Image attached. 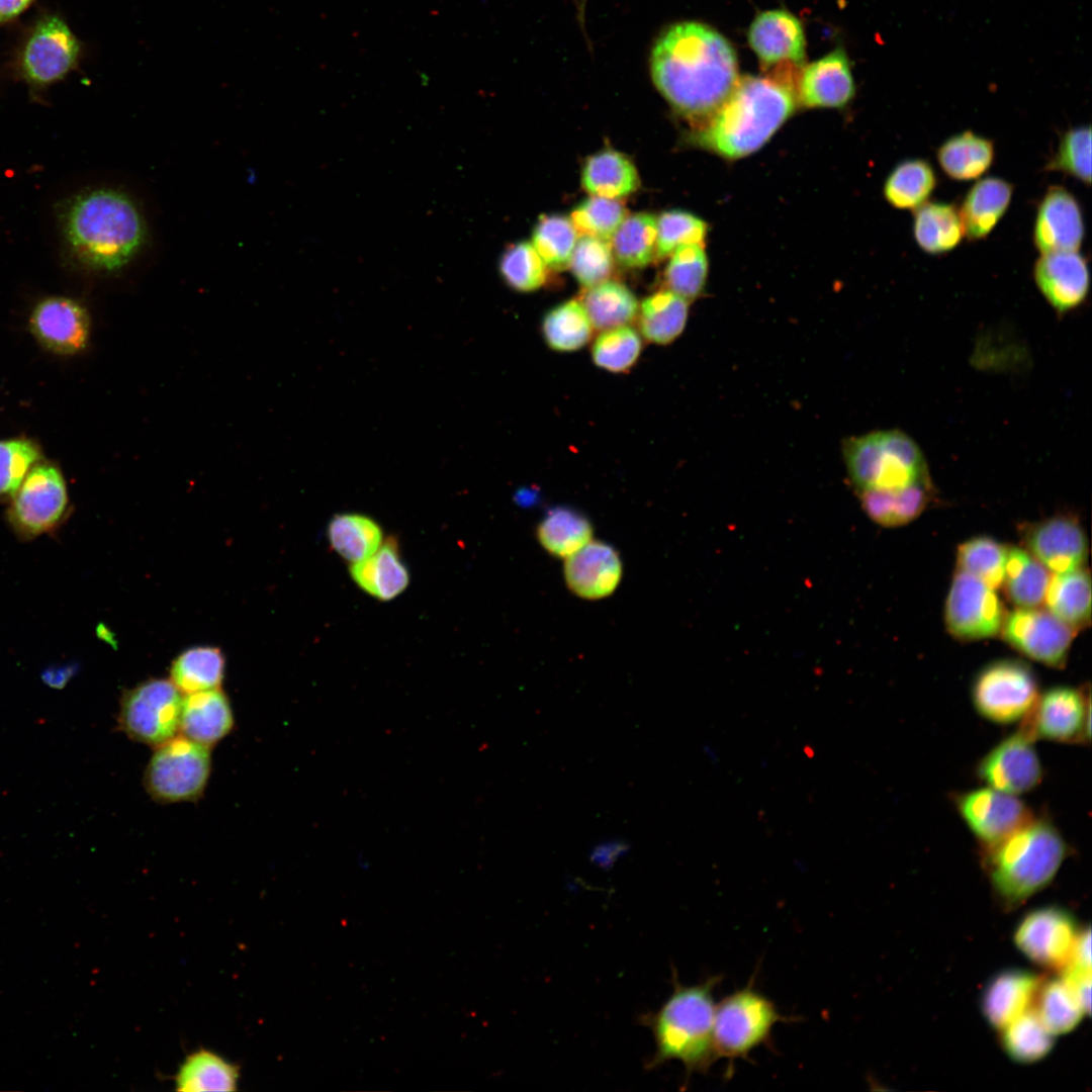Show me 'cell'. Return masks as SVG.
<instances>
[{
	"label": "cell",
	"instance_id": "6da1fadb",
	"mask_svg": "<svg viewBox=\"0 0 1092 1092\" xmlns=\"http://www.w3.org/2000/svg\"><path fill=\"white\" fill-rule=\"evenodd\" d=\"M649 64L656 89L696 127L720 107L739 78L730 41L698 21L666 28L652 48Z\"/></svg>",
	"mask_w": 1092,
	"mask_h": 1092
},
{
	"label": "cell",
	"instance_id": "7a4b0ae2",
	"mask_svg": "<svg viewBox=\"0 0 1092 1092\" xmlns=\"http://www.w3.org/2000/svg\"><path fill=\"white\" fill-rule=\"evenodd\" d=\"M797 105L795 88L775 75L739 76L720 107L693 133L699 146L726 159L764 146Z\"/></svg>",
	"mask_w": 1092,
	"mask_h": 1092
},
{
	"label": "cell",
	"instance_id": "3957f363",
	"mask_svg": "<svg viewBox=\"0 0 1092 1092\" xmlns=\"http://www.w3.org/2000/svg\"><path fill=\"white\" fill-rule=\"evenodd\" d=\"M721 975L695 985H684L673 969V991L655 1011L639 1016V1023L652 1032L655 1051L644 1066L654 1070L669 1061L686 1069V1083L694 1073L706 1074L717 1061L713 1043L714 992Z\"/></svg>",
	"mask_w": 1092,
	"mask_h": 1092
},
{
	"label": "cell",
	"instance_id": "277c9868",
	"mask_svg": "<svg viewBox=\"0 0 1092 1092\" xmlns=\"http://www.w3.org/2000/svg\"><path fill=\"white\" fill-rule=\"evenodd\" d=\"M66 237L75 256L90 268L115 271L144 246L147 228L134 201L114 189L78 196L68 210Z\"/></svg>",
	"mask_w": 1092,
	"mask_h": 1092
},
{
	"label": "cell",
	"instance_id": "5b68a950",
	"mask_svg": "<svg viewBox=\"0 0 1092 1092\" xmlns=\"http://www.w3.org/2000/svg\"><path fill=\"white\" fill-rule=\"evenodd\" d=\"M982 851L995 895L1003 906L1014 908L1052 882L1068 855V845L1051 821L1033 817Z\"/></svg>",
	"mask_w": 1092,
	"mask_h": 1092
},
{
	"label": "cell",
	"instance_id": "8992f818",
	"mask_svg": "<svg viewBox=\"0 0 1092 1092\" xmlns=\"http://www.w3.org/2000/svg\"><path fill=\"white\" fill-rule=\"evenodd\" d=\"M842 450L857 493L898 488L930 478L921 449L900 430L849 438Z\"/></svg>",
	"mask_w": 1092,
	"mask_h": 1092
},
{
	"label": "cell",
	"instance_id": "52a82bcc",
	"mask_svg": "<svg viewBox=\"0 0 1092 1092\" xmlns=\"http://www.w3.org/2000/svg\"><path fill=\"white\" fill-rule=\"evenodd\" d=\"M796 1019L780 1013L776 1004L749 983L724 997L716 1004L713 1021V1043L716 1058L728 1062L726 1078L732 1076L737 1060H750L757 1048H771V1035L779 1022Z\"/></svg>",
	"mask_w": 1092,
	"mask_h": 1092
},
{
	"label": "cell",
	"instance_id": "ba28073f",
	"mask_svg": "<svg viewBox=\"0 0 1092 1092\" xmlns=\"http://www.w3.org/2000/svg\"><path fill=\"white\" fill-rule=\"evenodd\" d=\"M209 747L182 735L155 747L144 783L148 794L161 803L198 799L210 775Z\"/></svg>",
	"mask_w": 1092,
	"mask_h": 1092
},
{
	"label": "cell",
	"instance_id": "9c48e42d",
	"mask_svg": "<svg viewBox=\"0 0 1092 1092\" xmlns=\"http://www.w3.org/2000/svg\"><path fill=\"white\" fill-rule=\"evenodd\" d=\"M972 702L984 719L996 724L1021 720L1039 696L1032 668L1019 659L1005 658L984 666L972 685Z\"/></svg>",
	"mask_w": 1092,
	"mask_h": 1092
},
{
	"label": "cell",
	"instance_id": "30bf717a",
	"mask_svg": "<svg viewBox=\"0 0 1092 1092\" xmlns=\"http://www.w3.org/2000/svg\"><path fill=\"white\" fill-rule=\"evenodd\" d=\"M69 498L62 472L36 463L11 497L7 521L18 538L31 540L56 530L67 517Z\"/></svg>",
	"mask_w": 1092,
	"mask_h": 1092
},
{
	"label": "cell",
	"instance_id": "8fae6325",
	"mask_svg": "<svg viewBox=\"0 0 1092 1092\" xmlns=\"http://www.w3.org/2000/svg\"><path fill=\"white\" fill-rule=\"evenodd\" d=\"M171 680L150 678L123 692L117 724L129 738L158 746L179 729L182 699Z\"/></svg>",
	"mask_w": 1092,
	"mask_h": 1092
},
{
	"label": "cell",
	"instance_id": "7c38bea8",
	"mask_svg": "<svg viewBox=\"0 0 1092 1092\" xmlns=\"http://www.w3.org/2000/svg\"><path fill=\"white\" fill-rule=\"evenodd\" d=\"M1090 718L1089 691L1056 687L1037 697L1019 730L1033 741L1084 744L1090 740Z\"/></svg>",
	"mask_w": 1092,
	"mask_h": 1092
},
{
	"label": "cell",
	"instance_id": "4fadbf2b",
	"mask_svg": "<svg viewBox=\"0 0 1092 1092\" xmlns=\"http://www.w3.org/2000/svg\"><path fill=\"white\" fill-rule=\"evenodd\" d=\"M1006 613L995 589L958 569L945 603V625L961 640H980L997 635Z\"/></svg>",
	"mask_w": 1092,
	"mask_h": 1092
},
{
	"label": "cell",
	"instance_id": "5bb4252c",
	"mask_svg": "<svg viewBox=\"0 0 1092 1092\" xmlns=\"http://www.w3.org/2000/svg\"><path fill=\"white\" fill-rule=\"evenodd\" d=\"M1002 636L1013 648L1051 667L1065 665L1076 634L1048 609L1018 608L1006 614Z\"/></svg>",
	"mask_w": 1092,
	"mask_h": 1092
},
{
	"label": "cell",
	"instance_id": "9a60e30c",
	"mask_svg": "<svg viewBox=\"0 0 1092 1092\" xmlns=\"http://www.w3.org/2000/svg\"><path fill=\"white\" fill-rule=\"evenodd\" d=\"M954 804L982 848L1000 842L1034 817L1017 796L991 787L958 794Z\"/></svg>",
	"mask_w": 1092,
	"mask_h": 1092
},
{
	"label": "cell",
	"instance_id": "2e32d148",
	"mask_svg": "<svg viewBox=\"0 0 1092 1092\" xmlns=\"http://www.w3.org/2000/svg\"><path fill=\"white\" fill-rule=\"evenodd\" d=\"M1079 935L1075 918L1067 910L1041 907L1025 915L1014 932L1018 949L1035 964L1063 970Z\"/></svg>",
	"mask_w": 1092,
	"mask_h": 1092
},
{
	"label": "cell",
	"instance_id": "e0dca14e",
	"mask_svg": "<svg viewBox=\"0 0 1092 1092\" xmlns=\"http://www.w3.org/2000/svg\"><path fill=\"white\" fill-rule=\"evenodd\" d=\"M977 775L988 787L1017 796L1040 784L1042 765L1033 740L1018 730L984 755Z\"/></svg>",
	"mask_w": 1092,
	"mask_h": 1092
},
{
	"label": "cell",
	"instance_id": "ac0fdd59",
	"mask_svg": "<svg viewBox=\"0 0 1092 1092\" xmlns=\"http://www.w3.org/2000/svg\"><path fill=\"white\" fill-rule=\"evenodd\" d=\"M80 44L67 23L46 16L33 28L21 54V69L31 82L48 84L63 78L76 64Z\"/></svg>",
	"mask_w": 1092,
	"mask_h": 1092
},
{
	"label": "cell",
	"instance_id": "d6986e66",
	"mask_svg": "<svg viewBox=\"0 0 1092 1092\" xmlns=\"http://www.w3.org/2000/svg\"><path fill=\"white\" fill-rule=\"evenodd\" d=\"M1026 551L1051 572L1083 566L1088 541L1081 524L1069 516H1055L1028 525L1022 534Z\"/></svg>",
	"mask_w": 1092,
	"mask_h": 1092
},
{
	"label": "cell",
	"instance_id": "ffe728a7",
	"mask_svg": "<svg viewBox=\"0 0 1092 1092\" xmlns=\"http://www.w3.org/2000/svg\"><path fill=\"white\" fill-rule=\"evenodd\" d=\"M1085 237L1082 207L1063 186L1048 188L1036 209L1033 243L1040 252L1079 251Z\"/></svg>",
	"mask_w": 1092,
	"mask_h": 1092
},
{
	"label": "cell",
	"instance_id": "44dd1931",
	"mask_svg": "<svg viewBox=\"0 0 1092 1092\" xmlns=\"http://www.w3.org/2000/svg\"><path fill=\"white\" fill-rule=\"evenodd\" d=\"M1036 287L1059 313L1081 306L1090 290V272L1079 251L1040 254L1033 267Z\"/></svg>",
	"mask_w": 1092,
	"mask_h": 1092
},
{
	"label": "cell",
	"instance_id": "7402d4cb",
	"mask_svg": "<svg viewBox=\"0 0 1092 1092\" xmlns=\"http://www.w3.org/2000/svg\"><path fill=\"white\" fill-rule=\"evenodd\" d=\"M747 39L766 68L777 65L800 68L804 63L806 39L803 25L788 10L774 9L757 14L748 28Z\"/></svg>",
	"mask_w": 1092,
	"mask_h": 1092
},
{
	"label": "cell",
	"instance_id": "603a6c76",
	"mask_svg": "<svg viewBox=\"0 0 1092 1092\" xmlns=\"http://www.w3.org/2000/svg\"><path fill=\"white\" fill-rule=\"evenodd\" d=\"M797 103L809 108H839L854 96L855 85L845 51L838 48L801 68L796 82Z\"/></svg>",
	"mask_w": 1092,
	"mask_h": 1092
},
{
	"label": "cell",
	"instance_id": "cb8c5ba5",
	"mask_svg": "<svg viewBox=\"0 0 1092 1092\" xmlns=\"http://www.w3.org/2000/svg\"><path fill=\"white\" fill-rule=\"evenodd\" d=\"M30 328L39 343L58 354H74L84 349L90 334L86 309L66 297L40 301L30 317Z\"/></svg>",
	"mask_w": 1092,
	"mask_h": 1092
},
{
	"label": "cell",
	"instance_id": "d4e9b609",
	"mask_svg": "<svg viewBox=\"0 0 1092 1092\" xmlns=\"http://www.w3.org/2000/svg\"><path fill=\"white\" fill-rule=\"evenodd\" d=\"M564 575L568 587L578 597L597 600L610 596L622 576V563L613 547L589 541L566 558Z\"/></svg>",
	"mask_w": 1092,
	"mask_h": 1092
},
{
	"label": "cell",
	"instance_id": "484cf974",
	"mask_svg": "<svg viewBox=\"0 0 1092 1092\" xmlns=\"http://www.w3.org/2000/svg\"><path fill=\"white\" fill-rule=\"evenodd\" d=\"M1041 980L1033 973L1010 969L996 974L987 984L981 1000L987 1021L1002 1029L1030 1008Z\"/></svg>",
	"mask_w": 1092,
	"mask_h": 1092
},
{
	"label": "cell",
	"instance_id": "4316f807",
	"mask_svg": "<svg viewBox=\"0 0 1092 1092\" xmlns=\"http://www.w3.org/2000/svg\"><path fill=\"white\" fill-rule=\"evenodd\" d=\"M233 727L231 703L220 689L188 694L182 699L178 729L182 736L210 747Z\"/></svg>",
	"mask_w": 1092,
	"mask_h": 1092
},
{
	"label": "cell",
	"instance_id": "83f0119b",
	"mask_svg": "<svg viewBox=\"0 0 1092 1092\" xmlns=\"http://www.w3.org/2000/svg\"><path fill=\"white\" fill-rule=\"evenodd\" d=\"M1013 189L1009 181L989 176L968 190L959 212L969 240H982L994 230L1011 203Z\"/></svg>",
	"mask_w": 1092,
	"mask_h": 1092
},
{
	"label": "cell",
	"instance_id": "f1b7e54d",
	"mask_svg": "<svg viewBox=\"0 0 1092 1092\" xmlns=\"http://www.w3.org/2000/svg\"><path fill=\"white\" fill-rule=\"evenodd\" d=\"M933 494L931 479L906 486L858 493L869 518L884 527H898L916 519Z\"/></svg>",
	"mask_w": 1092,
	"mask_h": 1092
},
{
	"label": "cell",
	"instance_id": "f546056e",
	"mask_svg": "<svg viewBox=\"0 0 1092 1092\" xmlns=\"http://www.w3.org/2000/svg\"><path fill=\"white\" fill-rule=\"evenodd\" d=\"M350 574L359 587L383 601L397 597L410 582L397 543L391 538L369 557L352 563Z\"/></svg>",
	"mask_w": 1092,
	"mask_h": 1092
},
{
	"label": "cell",
	"instance_id": "4dcf8cb0",
	"mask_svg": "<svg viewBox=\"0 0 1092 1092\" xmlns=\"http://www.w3.org/2000/svg\"><path fill=\"white\" fill-rule=\"evenodd\" d=\"M1044 602L1046 609L1074 632L1091 621V577L1083 566L1051 575Z\"/></svg>",
	"mask_w": 1092,
	"mask_h": 1092
},
{
	"label": "cell",
	"instance_id": "1f68e13d",
	"mask_svg": "<svg viewBox=\"0 0 1092 1092\" xmlns=\"http://www.w3.org/2000/svg\"><path fill=\"white\" fill-rule=\"evenodd\" d=\"M994 157L993 141L972 130L949 136L936 152L942 172L956 181L980 178L990 169Z\"/></svg>",
	"mask_w": 1092,
	"mask_h": 1092
},
{
	"label": "cell",
	"instance_id": "d6a6232c",
	"mask_svg": "<svg viewBox=\"0 0 1092 1092\" xmlns=\"http://www.w3.org/2000/svg\"><path fill=\"white\" fill-rule=\"evenodd\" d=\"M913 236L917 246L929 255L952 251L965 237L959 208L951 203L926 201L914 209Z\"/></svg>",
	"mask_w": 1092,
	"mask_h": 1092
},
{
	"label": "cell",
	"instance_id": "836d02e7",
	"mask_svg": "<svg viewBox=\"0 0 1092 1092\" xmlns=\"http://www.w3.org/2000/svg\"><path fill=\"white\" fill-rule=\"evenodd\" d=\"M581 184L592 195L619 199L635 192L640 181L634 164L625 155L604 150L585 161Z\"/></svg>",
	"mask_w": 1092,
	"mask_h": 1092
},
{
	"label": "cell",
	"instance_id": "e575fe53",
	"mask_svg": "<svg viewBox=\"0 0 1092 1092\" xmlns=\"http://www.w3.org/2000/svg\"><path fill=\"white\" fill-rule=\"evenodd\" d=\"M239 1068L219 1054L199 1049L188 1054L174 1075V1085L181 1092L235 1091Z\"/></svg>",
	"mask_w": 1092,
	"mask_h": 1092
},
{
	"label": "cell",
	"instance_id": "d590c367",
	"mask_svg": "<svg viewBox=\"0 0 1092 1092\" xmlns=\"http://www.w3.org/2000/svg\"><path fill=\"white\" fill-rule=\"evenodd\" d=\"M688 315L689 301L663 289L644 298L637 316L640 332L648 342L668 345L684 332Z\"/></svg>",
	"mask_w": 1092,
	"mask_h": 1092
},
{
	"label": "cell",
	"instance_id": "8d00e7d4",
	"mask_svg": "<svg viewBox=\"0 0 1092 1092\" xmlns=\"http://www.w3.org/2000/svg\"><path fill=\"white\" fill-rule=\"evenodd\" d=\"M1051 571L1029 552L1009 547L1002 585L1017 608H1037L1044 602Z\"/></svg>",
	"mask_w": 1092,
	"mask_h": 1092
},
{
	"label": "cell",
	"instance_id": "74e56055",
	"mask_svg": "<svg viewBox=\"0 0 1092 1092\" xmlns=\"http://www.w3.org/2000/svg\"><path fill=\"white\" fill-rule=\"evenodd\" d=\"M225 668L222 651L212 646H195L181 652L170 667V680L183 694L219 689Z\"/></svg>",
	"mask_w": 1092,
	"mask_h": 1092
},
{
	"label": "cell",
	"instance_id": "f35d334b",
	"mask_svg": "<svg viewBox=\"0 0 1092 1092\" xmlns=\"http://www.w3.org/2000/svg\"><path fill=\"white\" fill-rule=\"evenodd\" d=\"M937 185L932 165L920 158L898 163L887 176L883 193L895 208L914 210L925 203Z\"/></svg>",
	"mask_w": 1092,
	"mask_h": 1092
},
{
	"label": "cell",
	"instance_id": "ab89813d",
	"mask_svg": "<svg viewBox=\"0 0 1092 1092\" xmlns=\"http://www.w3.org/2000/svg\"><path fill=\"white\" fill-rule=\"evenodd\" d=\"M579 301L594 329L599 331L627 326L637 317L639 310L634 293L625 284L610 279L585 288Z\"/></svg>",
	"mask_w": 1092,
	"mask_h": 1092
},
{
	"label": "cell",
	"instance_id": "60d3db41",
	"mask_svg": "<svg viewBox=\"0 0 1092 1092\" xmlns=\"http://www.w3.org/2000/svg\"><path fill=\"white\" fill-rule=\"evenodd\" d=\"M656 216L648 212L627 215L611 238L614 259L626 268H643L656 254Z\"/></svg>",
	"mask_w": 1092,
	"mask_h": 1092
},
{
	"label": "cell",
	"instance_id": "b9f144b4",
	"mask_svg": "<svg viewBox=\"0 0 1092 1092\" xmlns=\"http://www.w3.org/2000/svg\"><path fill=\"white\" fill-rule=\"evenodd\" d=\"M328 537L332 548L354 563L369 557L380 547L382 531L369 517L341 514L331 520Z\"/></svg>",
	"mask_w": 1092,
	"mask_h": 1092
},
{
	"label": "cell",
	"instance_id": "7bdbcfd3",
	"mask_svg": "<svg viewBox=\"0 0 1092 1092\" xmlns=\"http://www.w3.org/2000/svg\"><path fill=\"white\" fill-rule=\"evenodd\" d=\"M594 330L583 305L576 299L550 309L542 323L547 345L558 352H573L582 348L590 340Z\"/></svg>",
	"mask_w": 1092,
	"mask_h": 1092
},
{
	"label": "cell",
	"instance_id": "ee69618b",
	"mask_svg": "<svg viewBox=\"0 0 1092 1092\" xmlns=\"http://www.w3.org/2000/svg\"><path fill=\"white\" fill-rule=\"evenodd\" d=\"M1002 1030L1001 1042L1009 1058L1021 1064L1043 1059L1052 1051L1054 1034L1033 1008L1027 1009Z\"/></svg>",
	"mask_w": 1092,
	"mask_h": 1092
},
{
	"label": "cell",
	"instance_id": "f6af8a7d",
	"mask_svg": "<svg viewBox=\"0 0 1092 1092\" xmlns=\"http://www.w3.org/2000/svg\"><path fill=\"white\" fill-rule=\"evenodd\" d=\"M592 526L586 518L567 508L550 510L537 529L542 546L552 555L567 558L592 539Z\"/></svg>",
	"mask_w": 1092,
	"mask_h": 1092
},
{
	"label": "cell",
	"instance_id": "bcb514c9",
	"mask_svg": "<svg viewBox=\"0 0 1092 1092\" xmlns=\"http://www.w3.org/2000/svg\"><path fill=\"white\" fill-rule=\"evenodd\" d=\"M1034 1000L1035 1011L1054 1035L1070 1032L1085 1015L1074 991L1062 978L1041 983Z\"/></svg>",
	"mask_w": 1092,
	"mask_h": 1092
},
{
	"label": "cell",
	"instance_id": "7dc6e473",
	"mask_svg": "<svg viewBox=\"0 0 1092 1092\" xmlns=\"http://www.w3.org/2000/svg\"><path fill=\"white\" fill-rule=\"evenodd\" d=\"M670 256L664 270L665 289L690 302L701 295L706 284L708 259L704 245H684Z\"/></svg>",
	"mask_w": 1092,
	"mask_h": 1092
},
{
	"label": "cell",
	"instance_id": "c3c4849f",
	"mask_svg": "<svg viewBox=\"0 0 1092 1092\" xmlns=\"http://www.w3.org/2000/svg\"><path fill=\"white\" fill-rule=\"evenodd\" d=\"M1008 548L989 537L972 538L958 549V569L996 589L1003 582Z\"/></svg>",
	"mask_w": 1092,
	"mask_h": 1092
},
{
	"label": "cell",
	"instance_id": "681fc988",
	"mask_svg": "<svg viewBox=\"0 0 1092 1092\" xmlns=\"http://www.w3.org/2000/svg\"><path fill=\"white\" fill-rule=\"evenodd\" d=\"M577 235L570 218L560 214L543 215L535 225L532 245L547 268L562 270L569 267Z\"/></svg>",
	"mask_w": 1092,
	"mask_h": 1092
},
{
	"label": "cell",
	"instance_id": "f907efd6",
	"mask_svg": "<svg viewBox=\"0 0 1092 1092\" xmlns=\"http://www.w3.org/2000/svg\"><path fill=\"white\" fill-rule=\"evenodd\" d=\"M642 341L630 326L601 331L592 347L595 364L614 373L628 371L638 360Z\"/></svg>",
	"mask_w": 1092,
	"mask_h": 1092
},
{
	"label": "cell",
	"instance_id": "816d5d0a",
	"mask_svg": "<svg viewBox=\"0 0 1092 1092\" xmlns=\"http://www.w3.org/2000/svg\"><path fill=\"white\" fill-rule=\"evenodd\" d=\"M499 271L505 282L521 292L537 290L547 279V266L529 242L511 246L502 256Z\"/></svg>",
	"mask_w": 1092,
	"mask_h": 1092
},
{
	"label": "cell",
	"instance_id": "f5cc1de1",
	"mask_svg": "<svg viewBox=\"0 0 1092 1092\" xmlns=\"http://www.w3.org/2000/svg\"><path fill=\"white\" fill-rule=\"evenodd\" d=\"M627 215L618 199L592 195L572 210L570 220L578 234L610 241Z\"/></svg>",
	"mask_w": 1092,
	"mask_h": 1092
},
{
	"label": "cell",
	"instance_id": "db71d44e",
	"mask_svg": "<svg viewBox=\"0 0 1092 1092\" xmlns=\"http://www.w3.org/2000/svg\"><path fill=\"white\" fill-rule=\"evenodd\" d=\"M1045 169L1069 175L1087 186L1091 183V127L1080 125L1066 130Z\"/></svg>",
	"mask_w": 1092,
	"mask_h": 1092
},
{
	"label": "cell",
	"instance_id": "11a10c76",
	"mask_svg": "<svg viewBox=\"0 0 1092 1092\" xmlns=\"http://www.w3.org/2000/svg\"><path fill=\"white\" fill-rule=\"evenodd\" d=\"M569 267L584 288L608 280L614 268L610 241L582 236L576 242Z\"/></svg>",
	"mask_w": 1092,
	"mask_h": 1092
},
{
	"label": "cell",
	"instance_id": "9f6ffc18",
	"mask_svg": "<svg viewBox=\"0 0 1092 1092\" xmlns=\"http://www.w3.org/2000/svg\"><path fill=\"white\" fill-rule=\"evenodd\" d=\"M656 254L658 259L670 256L678 247L704 245L707 223L697 215L678 209L662 212L656 217Z\"/></svg>",
	"mask_w": 1092,
	"mask_h": 1092
},
{
	"label": "cell",
	"instance_id": "6f0895ef",
	"mask_svg": "<svg viewBox=\"0 0 1092 1092\" xmlns=\"http://www.w3.org/2000/svg\"><path fill=\"white\" fill-rule=\"evenodd\" d=\"M40 456L38 446L30 440L0 441V499H11Z\"/></svg>",
	"mask_w": 1092,
	"mask_h": 1092
},
{
	"label": "cell",
	"instance_id": "680465c9",
	"mask_svg": "<svg viewBox=\"0 0 1092 1092\" xmlns=\"http://www.w3.org/2000/svg\"><path fill=\"white\" fill-rule=\"evenodd\" d=\"M75 663L50 665L41 672L42 681L50 688L63 689L77 672Z\"/></svg>",
	"mask_w": 1092,
	"mask_h": 1092
},
{
	"label": "cell",
	"instance_id": "91938a15",
	"mask_svg": "<svg viewBox=\"0 0 1092 1092\" xmlns=\"http://www.w3.org/2000/svg\"><path fill=\"white\" fill-rule=\"evenodd\" d=\"M1068 965L1091 970V932L1089 927L1079 932Z\"/></svg>",
	"mask_w": 1092,
	"mask_h": 1092
},
{
	"label": "cell",
	"instance_id": "94428289",
	"mask_svg": "<svg viewBox=\"0 0 1092 1092\" xmlns=\"http://www.w3.org/2000/svg\"><path fill=\"white\" fill-rule=\"evenodd\" d=\"M627 848L628 845L623 840H609L598 845L593 850L592 857L597 861H608L622 854Z\"/></svg>",
	"mask_w": 1092,
	"mask_h": 1092
},
{
	"label": "cell",
	"instance_id": "6125c7cd",
	"mask_svg": "<svg viewBox=\"0 0 1092 1092\" xmlns=\"http://www.w3.org/2000/svg\"><path fill=\"white\" fill-rule=\"evenodd\" d=\"M32 0H0V22L10 20L19 15Z\"/></svg>",
	"mask_w": 1092,
	"mask_h": 1092
}]
</instances>
